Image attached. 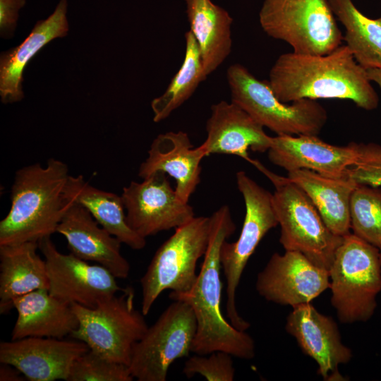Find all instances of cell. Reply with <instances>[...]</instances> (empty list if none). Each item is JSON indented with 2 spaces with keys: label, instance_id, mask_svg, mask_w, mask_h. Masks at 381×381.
<instances>
[{
  "label": "cell",
  "instance_id": "cell-20",
  "mask_svg": "<svg viewBox=\"0 0 381 381\" xmlns=\"http://www.w3.org/2000/svg\"><path fill=\"white\" fill-rule=\"evenodd\" d=\"M147 153L138 176L143 179L158 171L169 175L176 181L175 190L179 198L188 202L200 183L201 162L207 157L202 147H193L185 132L170 131L158 135Z\"/></svg>",
  "mask_w": 381,
  "mask_h": 381
},
{
  "label": "cell",
  "instance_id": "cell-29",
  "mask_svg": "<svg viewBox=\"0 0 381 381\" xmlns=\"http://www.w3.org/2000/svg\"><path fill=\"white\" fill-rule=\"evenodd\" d=\"M349 210L353 234L381 249V188L358 183Z\"/></svg>",
  "mask_w": 381,
  "mask_h": 381
},
{
  "label": "cell",
  "instance_id": "cell-17",
  "mask_svg": "<svg viewBox=\"0 0 381 381\" xmlns=\"http://www.w3.org/2000/svg\"><path fill=\"white\" fill-rule=\"evenodd\" d=\"M66 200L56 232L66 239L71 253L103 266L116 278H127L130 264L121 253L122 243L101 226L82 205L72 198L66 197Z\"/></svg>",
  "mask_w": 381,
  "mask_h": 381
},
{
  "label": "cell",
  "instance_id": "cell-31",
  "mask_svg": "<svg viewBox=\"0 0 381 381\" xmlns=\"http://www.w3.org/2000/svg\"><path fill=\"white\" fill-rule=\"evenodd\" d=\"M183 373L188 378L198 374L208 381H232L235 369L231 354L214 351L190 357L184 364Z\"/></svg>",
  "mask_w": 381,
  "mask_h": 381
},
{
  "label": "cell",
  "instance_id": "cell-2",
  "mask_svg": "<svg viewBox=\"0 0 381 381\" xmlns=\"http://www.w3.org/2000/svg\"><path fill=\"white\" fill-rule=\"evenodd\" d=\"M210 217L209 243L195 283L187 292L171 291L169 298L187 303L194 312L197 329L192 352L207 355L224 351L234 357L251 359L255 356L254 340L228 322L220 308V251L224 241L235 231L236 225L227 205L221 206Z\"/></svg>",
  "mask_w": 381,
  "mask_h": 381
},
{
  "label": "cell",
  "instance_id": "cell-27",
  "mask_svg": "<svg viewBox=\"0 0 381 381\" xmlns=\"http://www.w3.org/2000/svg\"><path fill=\"white\" fill-rule=\"evenodd\" d=\"M328 1L345 28L343 40L356 62L366 70L381 68V17L364 16L352 0Z\"/></svg>",
  "mask_w": 381,
  "mask_h": 381
},
{
  "label": "cell",
  "instance_id": "cell-21",
  "mask_svg": "<svg viewBox=\"0 0 381 381\" xmlns=\"http://www.w3.org/2000/svg\"><path fill=\"white\" fill-rule=\"evenodd\" d=\"M13 307L18 313L11 339L29 337L64 339L78 327L71 304L39 289L16 298Z\"/></svg>",
  "mask_w": 381,
  "mask_h": 381
},
{
  "label": "cell",
  "instance_id": "cell-12",
  "mask_svg": "<svg viewBox=\"0 0 381 381\" xmlns=\"http://www.w3.org/2000/svg\"><path fill=\"white\" fill-rule=\"evenodd\" d=\"M38 246L46 262L48 291L64 302L94 308L100 300L125 289L103 266L59 252L51 236L40 239Z\"/></svg>",
  "mask_w": 381,
  "mask_h": 381
},
{
  "label": "cell",
  "instance_id": "cell-4",
  "mask_svg": "<svg viewBox=\"0 0 381 381\" xmlns=\"http://www.w3.org/2000/svg\"><path fill=\"white\" fill-rule=\"evenodd\" d=\"M251 164L274 188L272 202L281 229L279 242L285 250L299 252L315 265L329 270L344 236L328 229L307 194L288 177L276 174L258 160L253 159Z\"/></svg>",
  "mask_w": 381,
  "mask_h": 381
},
{
  "label": "cell",
  "instance_id": "cell-32",
  "mask_svg": "<svg viewBox=\"0 0 381 381\" xmlns=\"http://www.w3.org/2000/svg\"><path fill=\"white\" fill-rule=\"evenodd\" d=\"M358 156L348 173L358 183L381 187V145L357 143Z\"/></svg>",
  "mask_w": 381,
  "mask_h": 381
},
{
  "label": "cell",
  "instance_id": "cell-8",
  "mask_svg": "<svg viewBox=\"0 0 381 381\" xmlns=\"http://www.w3.org/2000/svg\"><path fill=\"white\" fill-rule=\"evenodd\" d=\"M259 22L268 36L297 54H329L344 37L328 0H264Z\"/></svg>",
  "mask_w": 381,
  "mask_h": 381
},
{
  "label": "cell",
  "instance_id": "cell-3",
  "mask_svg": "<svg viewBox=\"0 0 381 381\" xmlns=\"http://www.w3.org/2000/svg\"><path fill=\"white\" fill-rule=\"evenodd\" d=\"M66 164L50 158L19 169L11 187V208L0 222V246L38 242L56 232L67 204Z\"/></svg>",
  "mask_w": 381,
  "mask_h": 381
},
{
  "label": "cell",
  "instance_id": "cell-30",
  "mask_svg": "<svg viewBox=\"0 0 381 381\" xmlns=\"http://www.w3.org/2000/svg\"><path fill=\"white\" fill-rule=\"evenodd\" d=\"M128 365L110 361L91 350L73 363L66 381H131Z\"/></svg>",
  "mask_w": 381,
  "mask_h": 381
},
{
  "label": "cell",
  "instance_id": "cell-24",
  "mask_svg": "<svg viewBox=\"0 0 381 381\" xmlns=\"http://www.w3.org/2000/svg\"><path fill=\"white\" fill-rule=\"evenodd\" d=\"M38 242L0 246V312L13 307V301L39 289H48L45 260L37 250Z\"/></svg>",
  "mask_w": 381,
  "mask_h": 381
},
{
  "label": "cell",
  "instance_id": "cell-18",
  "mask_svg": "<svg viewBox=\"0 0 381 381\" xmlns=\"http://www.w3.org/2000/svg\"><path fill=\"white\" fill-rule=\"evenodd\" d=\"M269 160L288 172L308 169L322 176L341 178L357 159V143L346 146L331 145L318 135H281L272 138L267 150Z\"/></svg>",
  "mask_w": 381,
  "mask_h": 381
},
{
  "label": "cell",
  "instance_id": "cell-9",
  "mask_svg": "<svg viewBox=\"0 0 381 381\" xmlns=\"http://www.w3.org/2000/svg\"><path fill=\"white\" fill-rule=\"evenodd\" d=\"M210 234V217H194L176 228L158 248L140 279L145 315L164 291L185 293L192 289L198 277L197 262L205 255Z\"/></svg>",
  "mask_w": 381,
  "mask_h": 381
},
{
  "label": "cell",
  "instance_id": "cell-23",
  "mask_svg": "<svg viewBox=\"0 0 381 381\" xmlns=\"http://www.w3.org/2000/svg\"><path fill=\"white\" fill-rule=\"evenodd\" d=\"M287 177L307 194L333 234L344 236L351 233L350 198L358 183L349 173L332 178L312 170L298 169L288 172Z\"/></svg>",
  "mask_w": 381,
  "mask_h": 381
},
{
  "label": "cell",
  "instance_id": "cell-1",
  "mask_svg": "<svg viewBox=\"0 0 381 381\" xmlns=\"http://www.w3.org/2000/svg\"><path fill=\"white\" fill-rule=\"evenodd\" d=\"M267 82L284 103L303 99H349L368 111L379 104L367 70L346 44L324 55L282 54L270 68Z\"/></svg>",
  "mask_w": 381,
  "mask_h": 381
},
{
  "label": "cell",
  "instance_id": "cell-19",
  "mask_svg": "<svg viewBox=\"0 0 381 381\" xmlns=\"http://www.w3.org/2000/svg\"><path fill=\"white\" fill-rule=\"evenodd\" d=\"M263 126L244 109L231 101H220L211 106L206 122L207 138L200 145L207 157L212 154H226L240 157L251 163L248 150L265 152L272 144L271 136Z\"/></svg>",
  "mask_w": 381,
  "mask_h": 381
},
{
  "label": "cell",
  "instance_id": "cell-6",
  "mask_svg": "<svg viewBox=\"0 0 381 381\" xmlns=\"http://www.w3.org/2000/svg\"><path fill=\"white\" fill-rule=\"evenodd\" d=\"M134 298V289L126 287L119 295L106 297L94 308L71 304L78 320L71 336L102 357L129 366L133 348L148 328Z\"/></svg>",
  "mask_w": 381,
  "mask_h": 381
},
{
  "label": "cell",
  "instance_id": "cell-33",
  "mask_svg": "<svg viewBox=\"0 0 381 381\" xmlns=\"http://www.w3.org/2000/svg\"><path fill=\"white\" fill-rule=\"evenodd\" d=\"M26 0H0V32L2 37H11L16 26L18 12Z\"/></svg>",
  "mask_w": 381,
  "mask_h": 381
},
{
  "label": "cell",
  "instance_id": "cell-28",
  "mask_svg": "<svg viewBox=\"0 0 381 381\" xmlns=\"http://www.w3.org/2000/svg\"><path fill=\"white\" fill-rule=\"evenodd\" d=\"M186 52L180 69L166 91L151 102L155 122L167 117L188 100L198 85L207 78L198 42L190 30L185 34Z\"/></svg>",
  "mask_w": 381,
  "mask_h": 381
},
{
  "label": "cell",
  "instance_id": "cell-35",
  "mask_svg": "<svg viewBox=\"0 0 381 381\" xmlns=\"http://www.w3.org/2000/svg\"><path fill=\"white\" fill-rule=\"evenodd\" d=\"M370 81L375 83L381 89V68H372L367 70Z\"/></svg>",
  "mask_w": 381,
  "mask_h": 381
},
{
  "label": "cell",
  "instance_id": "cell-10",
  "mask_svg": "<svg viewBox=\"0 0 381 381\" xmlns=\"http://www.w3.org/2000/svg\"><path fill=\"white\" fill-rule=\"evenodd\" d=\"M246 213L241 231L234 242L224 241L220 251L221 267L226 280V314L237 329L246 331L250 323L238 314L236 293L244 268L265 235L278 225L272 193L258 185L246 172L236 174Z\"/></svg>",
  "mask_w": 381,
  "mask_h": 381
},
{
  "label": "cell",
  "instance_id": "cell-5",
  "mask_svg": "<svg viewBox=\"0 0 381 381\" xmlns=\"http://www.w3.org/2000/svg\"><path fill=\"white\" fill-rule=\"evenodd\" d=\"M329 272L331 302L341 322L368 320L381 291L380 249L349 233L337 248Z\"/></svg>",
  "mask_w": 381,
  "mask_h": 381
},
{
  "label": "cell",
  "instance_id": "cell-14",
  "mask_svg": "<svg viewBox=\"0 0 381 381\" xmlns=\"http://www.w3.org/2000/svg\"><path fill=\"white\" fill-rule=\"evenodd\" d=\"M329 270L297 251L274 253L258 273L255 288L265 299L292 307L310 303L329 288Z\"/></svg>",
  "mask_w": 381,
  "mask_h": 381
},
{
  "label": "cell",
  "instance_id": "cell-7",
  "mask_svg": "<svg viewBox=\"0 0 381 381\" xmlns=\"http://www.w3.org/2000/svg\"><path fill=\"white\" fill-rule=\"evenodd\" d=\"M226 78L231 101L277 135H318L327 123V110L316 100L284 103L275 96L267 80H258L241 64L231 65Z\"/></svg>",
  "mask_w": 381,
  "mask_h": 381
},
{
  "label": "cell",
  "instance_id": "cell-11",
  "mask_svg": "<svg viewBox=\"0 0 381 381\" xmlns=\"http://www.w3.org/2000/svg\"><path fill=\"white\" fill-rule=\"evenodd\" d=\"M197 321L191 306L174 301L132 350L129 368L138 381H165L177 359L192 352Z\"/></svg>",
  "mask_w": 381,
  "mask_h": 381
},
{
  "label": "cell",
  "instance_id": "cell-15",
  "mask_svg": "<svg viewBox=\"0 0 381 381\" xmlns=\"http://www.w3.org/2000/svg\"><path fill=\"white\" fill-rule=\"evenodd\" d=\"M90 349L84 342L29 337L0 343V363L18 368L28 380H66L74 361Z\"/></svg>",
  "mask_w": 381,
  "mask_h": 381
},
{
  "label": "cell",
  "instance_id": "cell-34",
  "mask_svg": "<svg viewBox=\"0 0 381 381\" xmlns=\"http://www.w3.org/2000/svg\"><path fill=\"white\" fill-rule=\"evenodd\" d=\"M26 380L22 373L16 367L1 363L0 367V380L1 381H23Z\"/></svg>",
  "mask_w": 381,
  "mask_h": 381
},
{
  "label": "cell",
  "instance_id": "cell-22",
  "mask_svg": "<svg viewBox=\"0 0 381 381\" xmlns=\"http://www.w3.org/2000/svg\"><path fill=\"white\" fill-rule=\"evenodd\" d=\"M67 0H60L54 11L39 20L26 39L18 47L2 52L0 56V95L3 103L20 101L23 72L30 60L47 44L68 31Z\"/></svg>",
  "mask_w": 381,
  "mask_h": 381
},
{
  "label": "cell",
  "instance_id": "cell-25",
  "mask_svg": "<svg viewBox=\"0 0 381 381\" xmlns=\"http://www.w3.org/2000/svg\"><path fill=\"white\" fill-rule=\"evenodd\" d=\"M186 3L190 30L198 42L208 76L231 53L233 18L211 0H186Z\"/></svg>",
  "mask_w": 381,
  "mask_h": 381
},
{
  "label": "cell",
  "instance_id": "cell-26",
  "mask_svg": "<svg viewBox=\"0 0 381 381\" xmlns=\"http://www.w3.org/2000/svg\"><path fill=\"white\" fill-rule=\"evenodd\" d=\"M66 196L85 207L99 224L133 250L146 246V238L128 225L121 195L92 186L82 175L69 176Z\"/></svg>",
  "mask_w": 381,
  "mask_h": 381
},
{
  "label": "cell",
  "instance_id": "cell-16",
  "mask_svg": "<svg viewBox=\"0 0 381 381\" xmlns=\"http://www.w3.org/2000/svg\"><path fill=\"white\" fill-rule=\"evenodd\" d=\"M292 308L286 318L287 332L295 337L303 352L317 362L318 373L325 380H344L339 365L350 361L352 352L342 344L335 322L310 303Z\"/></svg>",
  "mask_w": 381,
  "mask_h": 381
},
{
  "label": "cell",
  "instance_id": "cell-36",
  "mask_svg": "<svg viewBox=\"0 0 381 381\" xmlns=\"http://www.w3.org/2000/svg\"><path fill=\"white\" fill-rule=\"evenodd\" d=\"M380 256H381V249H380Z\"/></svg>",
  "mask_w": 381,
  "mask_h": 381
},
{
  "label": "cell",
  "instance_id": "cell-13",
  "mask_svg": "<svg viewBox=\"0 0 381 381\" xmlns=\"http://www.w3.org/2000/svg\"><path fill=\"white\" fill-rule=\"evenodd\" d=\"M121 198L130 227L146 238L176 229L195 216L192 206L182 201L167 174L158 171L123 188Z\"/></svg>",
  "mask_w": 381,
  "mask_h": 381
}]
</instances>
